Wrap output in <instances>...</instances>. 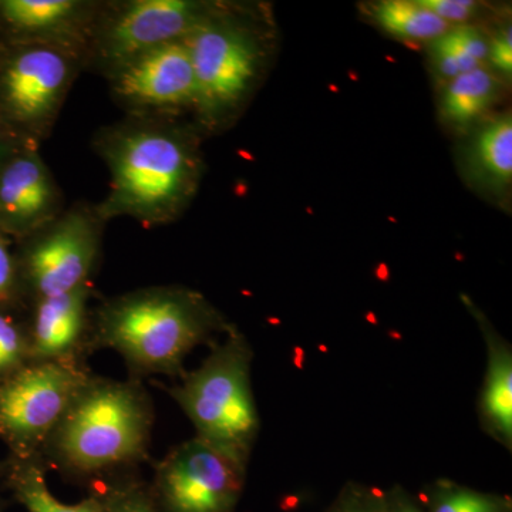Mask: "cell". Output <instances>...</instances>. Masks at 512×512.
<instances>
[{
  "instance_id": "obj_1",
  "label": "cell",
  "mask_w": 512,
  "mask_h": 512,
  "mask_svg": "<svg viewBox=\"0 0 512 512\" xmlns=\"http://www.w3.org/2000/svg\"><path fill=\"white\" fill-rule=\"evenodd\" d=\"M202 137L191 117L124 114L99 128L92 146L110 173L96 204L101 220L128 217L148 228L177 221L200 188Z\"/></svg>"
},
{
  "instance_id": "obj_2",
  "label": "cell",
  "mask_w": 512,
  "mask_h": 512,
  "mask_svg": "<svg viewBox=\"0 0 512 512\" xmlns=\"http://www.w3.org/2000/svg\"><path fill=\"white\" fill-rule=\"evenodd\" d=\"M231 325L202 293L158 285L106 299L93 312L89 349H111L140 376H183L185 357Z\"/></svg>"
},
{
  "instance_id": "obj_3",
  "label": "cell",
  "mask_w": 512,
  "mask_h": 512,
  "mask_svg": "<svg viewBox=\"0 0 512 512\" xmlns=\"http://www.w3.org/2000/svg\"><path fill=\"white\" fill-rule=\"evenodd\" d=\"M271 29L256 6L215 2L185 37L195 76L191 120L204 136L241 116L266 73Z\"/></svg>"
},
{
  "instance_id": "obj_4",
  "label": "cell",
  "mask_w": 512,
  "mask_h": 512,
  "mask_svg": "<svg viewBox=\"0 0 512 512\" xmlns=\"http://www.w3.org/2000/svg\"><path fill=\"white\" fill-rule=\"evenodd\" d=\"M153 423V404L140 383L90 375L42 453L70 476H101L143 460Z\"/></svg>"
},
{
  "instance_id": "obj_5",
  "label": "cell",
  "mask_w": 512,
  "mask_h": 512,
  "mask_svg": "<svg viewBox=\"0 0 512 512\" xmlns=\"http://www.w3.org/2000/svg\"><path fill=\"white\" fill-rule=\"evenodd\" d=\"M252 359L247 338L231 325L201 366L184 373L181 382L168 390L195 427V437L244 464L259 433Z\"/></svg>"
},
{
  "instance_id": "obj_6",
  "label": "cell",
  "mask_w": 512,
  "mask_h": 512,
  "mask_svg": "<svg viewBox=\"0 0 512 512\" xmlns=\"http://www.w3.org/2000/svg\"><path fill=\"white\" fill-rule=\"evenodd\" d=\"M83 70V57L63 47L0 43V117L42 146Z\"/></svg>"
},
{
  "instance_id": "obj_7",
  "label": "cell",
  "mask_w": 512,
  "mask_h": 512,
  "mask_svg": "<svg viewBox=\"0 0 512 512\" xmlns=\"http://www.w3.org/2000/svg\"><path fill=\"white\" fill-rule=\"evenodd\" d=\"M104 228L96 204L80 201L15 242L26 308L37 299L93 282Z\"/></svg>"
},
{
  "instance_id": "obj_8",
  "label": "cell",
  "mask_w": 512,
  "mask_h": 512,
  "mask_svg": "<svg viewBox=\"0 0 512 512\" xmlns=\"http://www.w3.org/2000/svg\"><path fill=\"white\" fill-rule=\"evenodd\" d=\"M214 5L207 0H103L84 70L106 77L134 57L184 40Z\"/></svg>"
},
{
  "instance_id": "obj_9",
  "label": "cell",
  "mask_w": 512,
  "mask_h": 512,
  "mask_svg": "<svg viewBox=\"0 0 512 512\" xmlns=\"http://www.w3.org/2000/svg\"><path fill=\"white\" fill-rule=\"evenodd\" d=\"M89 377L80 360L33 362L0 382V439L12 457H40Z\"/></svg>"
},
{
  "instance_id": "obj_10",
  "label": "cell",
  "mask_w": 512,
  "mask_h": 512,
  "mask_svg": "<svg viewBox=\"0 0 512 512\" xmlns=\"http://www.w3.org/2000/svg\"><path fill=\"white\" fill-rule=\"evenodd\" d=\"M245 477L247 464L194 437L157 464L148 488L158 512H235Z\"/></svg>"
},
{
  "instance_id": "obj_11",
  "label": "cell",
  "mask_w": 512,
  "mask_h": 512,
  "mask_svg": "<svg viewBox=\"0 0 512 512\" xmlns=\"http://www.w3.org/2000/svg\"><path fill=\"white\" fill-rule=\"evenodd\" d=\"M104 79L131 116L191 117L194 111L195 76L185 39L134 57Z\"/></svg>"
},
{
  "instance_id": "obj_12",
  "label": "cell",
  "mask_w": 512,
  "mask_h": 512,
  "mask_svg": "<svg viewBox=\"0 0 512 512\" xmlns=\"http://www.w3.org/2000/svg\"><path fill=\"white\" fill-rule=\"evenodd\" d=\"M64 208L62 188L40 144H23L0 167V231L19 241L55 220Z\"/></svg>"
},
{
  "instance_id": "obj_13",
  "label": "cell",
  "mask_w": 512,
  "mask_h": 512,
  "mask_svg": "<svg viewBox=\"0 0 512 512\" xmlns=\"http://www.w3.org/2000/svg\"><path fill=\"white\" fill-rule=\"evenodd\" d=\"M103 0H0V43H42L86 57Z\"/></svg>"
},
{
  "instance_id": "obj_14",
  "label": "cell",
  "mask_w": 512,
  "mask_h": 512,
  "mask_svg": "<svg viewBox=\"0 0 512 512\" xmlns=\"http://www.w3.org/2000/svg\"><path fill=\"white\" fill-rule=\"evenodd\" d=\"M93 282L46 296L26 308L30 362H73L89 349Z\"/></svg>"
},
{
  "instance_id": "obj_15",
  "label": "cell",
  "mask_w": 512,
  "mask_h": 512,
  "mask_svg": "<svg viewBox=\"0 0 512 512\" xmlns=\"http://www.w3.org/2000/svg\"><path fill=\"white\" fill-rule=\"evenodd\" d=\"M487 343V372L481 393L480 416L484 430L511 450L512 443V350L480 316Z\"/></svg>"
},
{
  "instance_id": "obj_16",
  "label": "cell",
  "mask_w": 512,
  "mask_h": 512,
  "mask_svg": "<svg viewBox=\"0 0 512 512\" xmlns=\"http://www.w3.org/2000/svg\"><path fill=\"white\" fill-rule=\"evenodd\" d=\"M471 170L485 187L507 190L512 180V119L510 114L487 121L468 150Z\"/></svg>"
},
{
  "instance_id": "obj_17",
  "label": "cell",
  "mask_w": 512,
  "mask_h": 512,
  "mask_svg": "<svg viewBox=\"0 0 512 512\" xmlns=\"http://www.w3.org/2000/svg\"><path fill=\"white\" fill-rule=\"evenodd\" d=\"M3 474H6L13 497L28 512H101V498L96 491L77 504H64L57 500L47 487L40 457H10Z\"/></svg>"
},
{
  "instance_id": "obj_18",
  "label": "cell",
  "mask_w": 512,
  "mask_h": 512,
  "mask_svg": "<svg viewBox=\"0 0 512 512\" xmlns=\"http://www.w3.org/2000/svg\"><path fill=\"white\" fill-rule=\"evenodd\" d=\"M500 90L493 73L478 67L447 83L441 100V113L448 123L466 127L490 109Z\"/></svg>"
},
{
  "instance_id": "obj_19",
  "label": "cell",
  "mask_w": 512,
  "mask_h": 512,
  "mask_svg": "<svg viewBox=\"0 0 512 512\" xmlns=\"http://www.w3.org/2000/svg\"><path fill=\"white\" fill-rule=\"evenodd\" d=\"M370 10L380 28L407 42H434L451 29L448 23L419 2L384 0L372 5Z\"/></svg>"
},
{
  "instance_id": "obj_20",
  "label": "cell",
  "mask_w": 512,
  "mask_h": 512,
  "mask_svg": "<svg viewBox=\"0 0 512 512\" xmlns=\"http://www.w3.org/2000/svg\"><path fill=\"white\" fill-rule=\"evenodd\" d=\"M426 512H511L510 501L501 495L481 493L446 481L430 494Z\"/></svg>"
},
{
  "instance_id": "obj_21",
  "label": "cell",
  "mask_w": 512,
  "mask_h": 512,
  "mask_svg": "<svg viewBox=\"0 0 512 512\" xmlns=\"http://www.w3.org/2000/svg\"><path fill=\"white\" fill-rule=\"evenodd\" d=\"M25 313L0 308V382L32 363Z\"/></svg>"
},
{
  "instance_id": "obj_22",
  "label": "cell",
  "mask_w": 512,
  "mask_h": 512,
  "mask_svg": "<svg viewBox=\"0 0 512 512\" xmlns=\"http://www.w3.org/2000/svg\"><path fill=\"white\" fill-rule=\"evenodd\" d=\"M96 493L101 498V512H158L150 488L140 481H116Z\"/></svg>"
},
{
  "instance_id": "obj_23",
  "label": "cell",
  "mask_w": 512,
  "mask_h": 512,
  "mask_svg": "<svg viewBox=\"0 0 512 512\" xmlns=\"http://www.w3.org/2000/svg\"><path fill=\"white\" fill-rule=\"evenodd\" d=\"M0 308L26 311L20 285L15 241L0 231Z\"/></svg>"
},
{
  "instance_id": "obj_24",
  "label": "cell",
  "mask_w": 512,
  "mask_h": 512,
  "mask_svg": "<svg viewBox=\"0 0 512 512\" xmlns=\"http://www.w3.org/2000/svg\"><path fill=\"white\" fill-rule=\"evenodd\" d=\"M431 55H433V63L436 66L437 73L444 80L451 82L461 74L476 70L480 66L477 62H474L470 56L461 49L460 46L454 42L453 37L450 35V30L434 40L433 47H431Z\"/></svg>"
},
{
  "instance_id": "obj_25",
  "label": "cell",
  "mask_w": 512,
  "mask_h": 512,
  "mask_svg": "<svg viewBox=\"0 0 512 512\" xmlns=\"http://www.w3.org/2000/svg\"><path fill=\"white\" fill-rule=\"evenodd\" d=\"M326 512H389L386 491L372 485L346 484Z\"/></svg>"
},
{
  "instance_id": "obj_26",
  "label": "cell",
  "mask_w": 512,
  "mask_h": 512,
  "mask_svg": "<svg viewBox=\"0 0 512 512\" xmlns=\"http://www.w3.org/2000/svg\"><path fill=\"white\" fill-rule=\"evenodd\" d=\"M419 3L450 26L467 23L476 18L480 10V5L471 0H419Z\"/></svg>"
},
{
  "instance_id": "obj_27",
  "label": "cell",
  "mask_w": 512,
  "mask_h": 512,
  "mask_svg": "<svg viewBox=\"0 0 512 512\" xmlns=\"http://www.w3.org/2000/svg\"><path fill=\"white\" fill-rule=\"evenodd\" d=\"M450 35L453 37L454 42L480 66L485 60H488L490 42L485 39L480 30L473 28V26H457V28L450 29Z\"/></svg>"
},
{
  "instance_id": "obj_28",
  "label": "cell",
  "mask_w": 512,
  "mask_h": 512,
  "mask_svg": "<svg viewBox=\"0 0 512 512\" xmlns=\"http://www.w3.org/2000/svg\"><path fill=\"white\" fill-rule=\"evenodd\" d=\"M488 59L498 72L511 76L512 73V36L511 28L501 29L490 42Z\"/></svg>"
},
{
  "instance_id": "obj_29",
  "label": "cell",
  "mask_w": 512,
  "mask_h": 512,
  "mask_svg": "<svg viewBox=\"0 0 512 512\" xmlns=\"http://www.w3.org/2000/svg\"><path fill=\"white\" fill-rule=\"evenodd\" d=\"M33 143L15 133L12 127L0 117V167L9 160L23 144Z\"/></svg>"
},
{
  "instance_id": "obj_30",
  "label": "cell",
  "mask_w": 512,
  "mask_h": 512,
  "mask_svg": "<svg viewBox=\"0 0 512 512\" xmlns=\"http://www.w3.org/2000/svg\"><path fill=\"white\" fill-rule=\"evenodd\" d=\"M386 500L389 512H426L412 495L399 485L386 491Z\"/></svg>"
},
{
  "instance_id": "obj_31",
  "label": "cell",
  "mask_w": 512,
  "mask_h": 512,
  "mask_svg": "<svg viewBox=\"0 0 512 512\" xmlns=\"http://www.w3.org/2000/svg\"><path fill=\"white\" fill-rule=\"evenodd\" d=\"M3 471H5V466H0V474H3Z\"/></svg>"
},
{
  "instance_id": "obj_32",
  "label": "cell",
  "mask_w": 512,
  "mask_h": 512,
  "mask_svg": "<svg viewBox=\"0 0 512 512\" xmlns=\"http://www.w3.org/2000/svg\"><path fill=\"white\" fill-rule=\"evenodd\" d=\"M0 512H3V505L0 503Z\"/></svg>"
}]
</instances>
